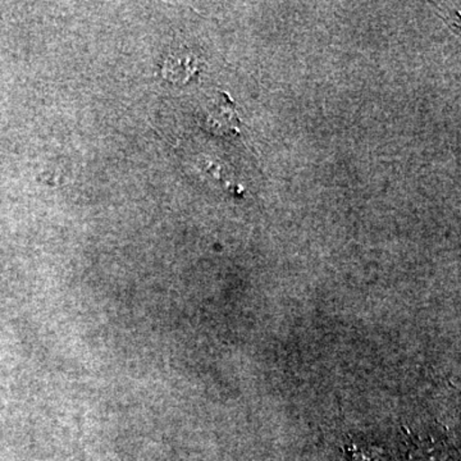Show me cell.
<instances>
[{
    "instance_id": "cell-1",
    "label": "cell",
    "mask_w": 461,
    "mask_h": 461,
    "mask_svg": "<svg viewBox=\"0 0 461 461\" xmlns=\"http://www.w3.org/2000/svg\"><path fill=\"white\" fill-rule=\"evenodd\" d=\"M206 129L217 136H232L239 132L240 120L235 104L227 94L212 103L205 117Z\"/></svg>"
},
{
    "instance_id": "cell-2",
    "label": "cell",
    "mask_w": 461,
    "mask_h": 461,
    "mask_svg": "<svg viewBox=\"0 0 461 461\" xmlns=\"http://www.w3.org/2000/svg\"><path fill=\"white\" fill-rule=\"evenodd\" d=\"M195 72L196 66L193 58L181 56V54H172L167 58L162 67L163 77L175 84L187 83Z\"/></svg>"
}]
</instances>
